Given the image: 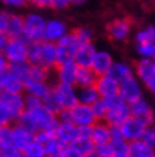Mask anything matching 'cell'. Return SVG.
Returning a JSON list of instances; mask_svg holds the SVG:
<instances>
[{"label":"cell","mask_w":155,"mask_h":157,"mask_svg":"<svg viewBox=\"0 0 155 157\" xmlns=\"http://www.w3.org/2000/svg\"><path fill=\"white\" fill-rule=\"evenodd\" d=\"M27 62L31 66L43 67L46 70H51L58 66L57 49L56 43H50L46 40H40L29 44Z\"/></svg>","instance_id":"cell-1"},{"label":"cell","mask_w":155,"mask_h":157,"mask_svg":"<svg viewBox=\"0 0 155 157\" xmlns=\"http://www.w3.org/2000/svg\"><path fill=\"white\" fill-rule=\"evenodd\" d=\"M60 120L71 121L77 127L81 128H90L97 121L91 106H87L83 103H77L74 107L68 109V110H63L60 113Z\"/></svg>","instance_id":"cell-2"},{"label":"cell","mask_w":155,"mask_h":157,"mask_svg":"<svg viewBox=\"0 0 155 157\" xmlns=\"http://www.w3.org/2000/svg\"><path fill=\"white\" fill-rule=\"evenodd\" d=\"M107 101V114H105V121L107 124L113 127V126H121L128 117L131 116L130 104L125 100H123L118 94L113 96L105 99Z\"/></svg>","instance_id":"cell-3"},{"label":"cell","mask_w":155,"mask_h":157,"mask_svg":"<svg viewBox=\"0 0 155 157\" xmlns=\"http://www.w3.org/2000/svg\"><path fill=\"white\" fill-rule=\"evenodd\" d=\"M46 19L37 13H30L23 17V39L29 43L43 40Z\"/></svg>","instance_id":"cell-4"},{"label":"cell","mask_w":155,"mask_h":157,"mask_svg":"<svg viewBox=\"0 0 155 157\" xmlns=\"http://www.w3.org/2000/svg\"><path fill=\"white\" fill-rule=\"evenodd\" d=\"M134 75L141 82V84H144L152 94H155V60L139 59L134 67Z\"/></svg>","instance_id":"cell-5"},{"label":"cell","mask_w":155,"mask_h":157,"mask_svg":"<svg viewBox=\"0 0 155 157\" xmlns=\"http://www.w3.org/2000/svg\"><path fill=\"white\" fill-rule=\"evenodd\" d=\"M0 106L10 114L13 120H17L24 112V97L21 93L0 91Z\"/></svg>","instance_id":"cell-6"},{"label":"cell","mask_w":155,"mask_h":157,"mask_svg":"<svg viewBox=\"0 0 155 157\" xmlns=\"http://www.w3.org/2000/svg\"><path fill=\"white\" fill-rule=\"evenodd\" d=\"M29 41H26L23 37L9 39L7 44L3 50L4 57L7 59L9 63L24 62L27 60V54H29Z\"/></svg>","instance_id":"cell-7"},{"label":"cell","mask_w":155,"mask_h":157,"mask_svg":"<svg viewBox=\"0 0 155 157\" xmlns=\"http://www.w3.org/2000/svg\"><path fill=\"white\" fill-rule=\"evenodd\" d=\"M78 47H80V43L77 41V39H76V36L73 33H67L61 40H58L56 43L58 64L74 62V57H76Z\"/></svg>","instance_id":"cell-8"},{"label":"cell","mask_w":155,"mask_h":157,"mask_svg":"<svg viewBox=\"0 0 155 157\" xmlns=\"http://www.w3.org/2000/svg\"><path fill=\"white\" fill-rule=\"evenodd\" d=\"M51 90H53L61 110H68L78 103V91L74 89V84L57 83Z\"/></svg>","instance_id":"cell-9"},{"label":"cell","mask_w":155,"mask_h":157,"mask_svg":"<svg viewBox=\"0 0 155 157\" xmlns=\"http://www.w3.org/2000/svg\"><path fill=\"white\" fill-rule=\"evenodd\" d=\"M118 96L123 100H125L128 104L142 97V84H141L138 78L135 77V75L120 82Z\"/></svg>","instance_id":"cell-10"},{"label":"cell","mask_w":155,"mask_h":157,"mask_svg":"<svg viewBox=\"0 0 155 157\" xmlns=\"http://www.w3.org/2000/svg\"><path fill=\"white\" fill-rule=\"evenodd\" d=\"M148 124L145 123V121L137 119V117L130 116L121 126H118V127H120V132H121L124 139H125L128 143H131V141L139 140V137H141V134L144 133V130H145Z\"/></svg>","instance_id":"cell-11"},{"label":"cell","mask_w":155,"mask_h":157,"mask_svg":"<svg viewBox=\"0 0 155 157\" xmlns=\"http://www.w3.org/2000/svg\"><path fill=\"white\" fill-rule=\"evenodd\" d=\"M67 33H68V27H67V25L63 20H60V19L46 20L44 32H43V40L50 41V43H57Z\"/></svg>","instance_id":"cell-12"},{"label":"cell","mask_w":155,"mask_h":157,"mask_svg":"<svg viewBox=\"0 0 155 157\" xmlns=\"http://www.w3.org/2000/svg\"><path fill=\"white\" fill-rule=\"evenodd\" d=\"M54 134L63 144L70 146L78 136H80V127L67 120H58L57 126L54 128Z\"/></svg>","instance_id":"cell-13"},{"label":"cell","mask_w":155,"mask_h":157,"mask_svg":"<svg viewBox=\"0 0 155 157\" xmlns=\"http://www.w3.org/2000/svg\"><path fill=\"white\" fill-rule=\"evenodd\" d=\"M107 33L114 41H125L131 36V23L127 19H114L107 26Z\"/></svg>","instance_id":"cell-14"},{"label":"cell","mask_w":155,"mask_h":157,"mask_svg":"<svg viewBox=\"0 0 155 157\" xmlns=\"http://www.w3.org/2000/svg\"><path fill=\"white\" fill-rule=\"evenodd\" d=\"M94 86L97 89L100 97L108 99V97H113V96L118 94L120 82H117L113 76H110L107 73V75L97 76V80H95V84H94Z\"/></svg>","instance_id":"cell-15"},{"label":"cell","mask_w":155,"mask_h":157,"mask_svg":"<svg viewBox=\"0 0 155 157\" xmlns=\"http://www.w3.org/2000/svg\"><path fill=\"white\" fill-rule=\"evenodd\" d=\"M130 110H131V116L142 120L147 124H151L154 121V109H152L151 104L148 103V100H145L144 97L130 103Z\"/></svg>","instance_id":"cell-16"},{"label":"cell","mask_w":155,"mask_h":157,"mask_svg":"<svg viewBox=\"0 0 155 157\" xmlns=\"http://www.w3.org/2000/svg\"><path fill=\"white\" fill-rule=\"evenodd\" d=\"M113 63H114V59H113V54L110 52H107V50H97L95 54H94L93 63H91L90 67L97 76H101V75H107L110 71Z\"/></svg>","instance_id":"cell-17"},{"label":"cell","mask_w":155,"mask_h":157,"mask_svg":"<svg viewBox=\"0 0 155 157\" xmlns=\"http://www.w3.org/2000/svg\"><path fill=\"white\" fill-rule=\"evenodd\" d=\"M24 90V80L14 75L12 70L4 71L0 76V91H12V93H21Z\"/></svg>","instance_id":"cell-18"},{"label":"cell","mask_w":155,"mask_h":157,"mask_svg":"<svg viewBox=\"0 0 155 157\" xmlns=\"http://www.w3.org/2000/svg\"><path fill=\"white\" fill-rule=\"evenodd\" d=\"M67 147L80 157H93L94 153V143L91 141L90 136H78Z\"/></svg>","instance_id":"cell-19"},{"label":"cell","mask_w":155,"mask_h":157,"mask_svg":"<svg viewBox=\"0 0 155 157\" xmlns=\"http://www.w3.org/2000/svg\"><path fill=\"white\" fill-rule=\"evenodd\" d=\"M33 139H34V134L29 130H26L24 127H21L20 124H16L12 127V144L17 150L21 151Z\"/></svg>","instance_id":"cell-20"},{"label":"cell","mask_w":155,"mask_h":157,"mask_svg":"<svg viewBox=\"0 0 155 157\" xmlns=\"http://www.w3.org/2000/svg\"><path fill=\"white\" fill-rule=\"evenodd\" d=\"M4 34L9 39L23 37V17L19 14L7 13V20L4 27Z\"/></svg>","instance_id":"cell-21"},{"label":"cell","mask_w":155,"mask_h":157,"mask_svg":"<svg viewBox=\"0 0 155 157\" xmlns=\"http://www.w3.org/2000/svg\"><path fill=\"white\" fill-rule=\"evenodd\" d=\"M90 139L94 143V146L108 143L111 139L110 126L105 123H100V121L97 123V121H95L90 127Z\"/></svg>","instance_id":"cell-22"},{"label":"cell","mask_w":155,"mask_h":157,"mask_svg":"<svg viewBox=\"0 0 155 157\" xmlns=\"http://www.w3.org/2000/svg\"><path fill=\"white\" fill-rule=\"evenodd\" d=\"M24 90L27 91V94L39 97V99L44 100L49 93L51 91V87L49 86L47 82H41V80H26L24 82Z\"/></svg>","instance_id":"cell-23"},{"label":"cell","mask_w":155,"mask_h":157,"mask_svg":"<svg viewBox=\"0 0 155 157\" xmlns=\"http://www.w3.org/2000/svg\"><path fill=\"white\" fill-rule=\"evenodd\" d=\"M56 69H57L58 83H64V84H74L76 83V75H77L78 66L74 62L61 63Z\"/></svg>","instance_id":"cell-24"},{"label":"cell","mask_w":155,"mask_h":157,"mask_svg":"<svg viewBox=\"0 0 155 157\" xmlns=\"http://www.w3.org/2000/svg\"><path fill=\"white\" fill-rule=\"evenodd\" d=\"M95 52H97V49L93 46V43H90V44H81L78 47L77 53H76L74 63L78 67H90L91 63H93Z\"/></svg>","instance_id":"cell-25"},{"label":"cell","mask_w":155,"mask_h":157,"mask_svg":"<svg viewBox=\"0 0 155 157\" xmlns=\"http://www.w3.org/2000/svg\"><path fill=\"white\" fill-rule=\"evenodd\" d=\"M108 75L113 76L117 82H121V80L130 77V76H134V67L127 62H114Z\"/></svg>","instance_id":"cell-26"},{"label":"cell","mask_w":155,"mask_h":157,"mask_svg":"<svg viewBox=\"0 0 155 157\" xmlns=\"http://www.w3.org/2000/svg\"><path fill=\"white\" fill-rule=\"evenodd\" d=\"M97 80V75L91 70V67H78L77 69V75H76V86L78 89L81 87H88L94 86Z\"/></svg>","instance_id":"cell-27"},{"label":"cell","mask_w":155,"mask_h":157,"mask_svg":"<svg viewBox=\"0 0 155 157\" xmlns=\"http://www.w3.org/2000/svg\"><path fill=\"white\" fill-rule=\"evenodd\" d=\"M130 157H155V149L149 147L141 140L130 143Z\"/></svg>","instance_id":"cell-28"},{"label":"cell","mask_w":155,"mask_h":157,"mask_svg":"<svg viewBox=\"0 0 155 157\" xmlns=\"http://www.w3.org/2000/svg\"><path fill=\"white\" fill-rule=\"evenodd\" d=\"M78 91V103L87 104V106H91L100 99V94H98L95 86H88V87H81Z\"/></svg>","instance_id":"cell-29"},{"label":"cell","mask_w":155,"mask_h":157,"mask_svg":"<svg viewBox=\"0 0 155 157\" xmlns=\"http://www.w3.org/2000/svg\"><path fill=\"white\" fill-rule=\"evenodd\" d=\"M135 44L138 43H152L155 44V25H148L135 33Z\"/></svg>","instance_id":"cell-30"},{"label":"cell","mask_w":155,"mask_h":157,"mask_svg":"<svg viewBox=\"0 0 155 157\" xmlns=\"http://www.w3.org/2000/svg\"><path fill=\"white\" fill-rule=\"evenodd\" d=\"M21 154H23V157H47L44 146L36 139H33L29 144L21 150Z\"/></svg>","instance_id":"cell-31"},{"label":"cell","mask_w":155,"mask_h":157,"mask_svg":"<svg viewBox=\"0 0 155 157\" xmlns=\"http://www.w3.org/2000/svg\"><path fill=\"white\" fill-rule=\"evenodd\" d=\"M30 69H31V64L27 60H24V62L9 63V70H12L14 75H17L20 78H23L24 82H26V78L29 77Z\"/></svg>","instance_id":"cell-32"},{"label":"cell","mask_w":155,"mask_h":157,"mask_svg":"<svg viewBox=\"0 0 155 157\" xmlns=\"http://www.w3.org/2000/svg\"><path fill=\"white\" fill-rule=\"evenodd\" d=\"M135 50L141 59L155 60V44L152 43H138V44H135Z\"/></svg>","instance_id":"cell-33"},{"label":"cell","mask_w":155,"mask_h":157,"mask_svg":"<svg viewBox=\"0 0 155 157\" xmlns=\"http://www.w3.org/2000/svg\"><path fill=\"white\" fill-rule=\"evenodd\" d=\"M73 34L76 36L80 46L93 43V30L90 27H78V29H76L73 32Z\"/></svg>","instance_id":"cell-34"},{"label":"cell","mask_w":155,"mask_h":157,"mask_svg":"<svg viewBox=\"0 0 155 157\" xmlns=\"http://www.w3.org/2000/svg\"><path fill=\"white\" fill-rule=\"evenodd\" d=\"M93 157H114L113 146H111L110 141H108V143H104V144L94 146Z\"/></svg>","instance_id":"cell-35"},{"label":"cell","mask_w":155,"mask_h":157,"mask_svg":"<svg viewBox=\"0 0 155 157\" xmlns=\"http://www.w3.org/2000/svg\"><path fill=\"white\" fill-rule=\"evenodd\" d=\"M12 144V126H2L0 127V150Z\"/></svg>","instance_id":"cell-36"},{"label":"cell","mask_w":155,"mask_h":157,"mask_svg":"<svg viewBox=\"0 0 155 157\" xmlns=\"http://www.w3.org/2000/svg\"><path fill=\"white\" fill-rule=\"evenodd\" d=\"M91 109H93V113H94V116H95L97 120L104 119L105 114H107V101H105V99L100 97L95 103L91 104Z\"/></svg>","instance_id":"cell-37"},{"label":"cell","mask_w":155,"mask_h":157,"mask_svg":"<svg viewBox=\"0 0 155 157\" xmlns=\"http://www.w3.org/2000/svg\"><path fill=\"white\" fill-rule=\"evenodd\" d=\"M139 140L144 141L145 144H148L152 149H155V127L148 124L145 130H144V133L141 134V137H139Z\"/></svg>","instance_id":"cell-38"},{"label":"cell","mask_w":155,"mask_h":157,"mask_svg":"<svg viewBox=\"0 0 155 157\" xmlns=\"http://www.w3.org/2000/svg\"><path fill=\"white\" fill-rule=\"evenodd\" d=\"M12 121H13V119L10 117V114L0 106V127H2V126H9Z\"/></svg>","instance_id":"cell-39"},{"label":"cell","mask_w":155,"mask_h":157,"mask_svg":"<svg viewBox=\"0 0 155 157\" xmlns=\"http://www.w3.org/2000/svg\"><path fill=\"white\" fill-rule=\"evenodd\" d=\"M71 6V0H51V7L56 10H63Z\"/></svg>","instance_id":"cell-40"},{"label":"cell","mask_w":155,"mask_h":157,"mask_svg":"<svg viewBox=\"0 0 155 157\" xmlns=\"http://www.w3.org/2000/svg\"><path fill=\"white\" fill-rule=\"evenodd\" d=\"M33 6H36L39 9H47V7H51V0H27Z\"/></svg>","instance_id":"cell-41"},{"label":"cell","mask_w":155,"mask_h":157,"mask_svg":"<svg viewBox=\"0 0 155 157\" xmlns=\"http://www.w3.org/2000/svg\"><path fill=\"white\" fill-rule=\"evenodd\" d=\"M7 69H9V62H7V59L4 57L3 53H0V76L3 75L4 71H7Z\"/></svg>","instance_id":"cell-42"},{"label":"cell","mask_w":155,"mask_h":157,"mask_svg":"<svg viewBox=\"0 0 155 157\" xmlns=\"http://www.w3.org/2000/svg\"><path fill=\"white\" fill-rule=\"evenodd\" d=\"M6 20H7V13H6V12H0V33H4Z\"/></svg>","instance_id":"cell-43"},{"label":"cell","mask_w":155,"mask_h":157,"mask_svg":"<svg viewBox=\"0 0 155 157\" xmlns=\"http://www.w3.org/2000/svg\"><path fill=\"white\" fill-rule=\"evenodd\" d=\"M3 3L9 4V6H16V7H19V6H23V4L27 3V0H2Z\"/></svg>","instance_id":"cell-44"},{"label":"cell","mask_w":155,"mask_h":157,"mask_svg":"<svg viewBox=\"0 0 155 157\" xmlns=\"http://www.w3.org/2000/svg\"><path fill=\"white\" fill-rule=\"evenodd\" d=\"M60 157H80V156H77L74 151H71L68 147H65V150L61 153V156H60Z\"/></svg>","instance_id":"cell-45"}]
</instances>
